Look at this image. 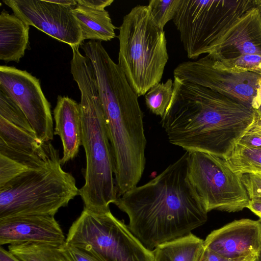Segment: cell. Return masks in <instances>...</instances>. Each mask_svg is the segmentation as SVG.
I'll list each match as a JSON object with an SVG mask.
<instances>
[{
  "label": "cell",
  "instance_id": "6da1fadb",
  "mask_svg": "<svg viewBox=\"0 0 261 261\" xmlns=\"http://www.w3.org/2000/svg\"><path fill=\"white\" fill-rule=\"evenodd\" d=\"M256 116L251 107L174 76L172 97L161 123L171 144L188 152L225 158Z\"/></svg>",
  "mask_w": 261,
  "mask_h": 261
},
{
  "label": "cell",
  "instance_id": "7a4b0ae2",
  "mask_svg": "<svg viewBox=\"0 0 261 261\" xmlns=\"http://www.w3.org/2000/svg\"><path fill=\"white\" fill-rule=\"evenodd\" d=\"M188 164L186 152L114 203L127 215L131 232L150 250L191 233L207 220L208 212L189 178Z\"/></svg>",
  "mask_w": 261,
  "mask_h": 261
},
{
  "label": "cell",
  "instance_id": "3957f363",
  "mask_svg": "<svg viewBox=\"0 0 261 261\" xmlns=\"http://www.w3.org/2000/svg\"><path fill=\"white\" fill-rule=\"evenodd\" d=\"M81 47L96 79L115 174L121 177L139 175L145 169L146 139L138 97L101 42L90 40L83 42Z\"/></svg>",
  "mask_w": 261,
  "mask_h": 261
},
{
  "label": "cell",
  "instance_id": "277c9868",
  "mask_svg": "<svg viewBox=\"0 0 261 261\" xmlns=\"http://www.w3.org/2000/svg\"><path fill=\"white\" fill-rule=\"evenodd\" d=\"M70 71L81 92L82 145L86 158L85 184L79 195L85 208L107 211L118 197L112 149L96 79L89 60L82 54L73 57Z\"/></svg>",
  "mask_w": 261,
  "mask_h": 261
},
{
  "label": "cell",
  "instance_id": "5b68a950",
  "mask_svg": "<svg viewBox=\"0 0 261 261\" xmlns=\"http://www.w3.org/2000/svg\"><path fill=\"white\" fill-rule=\"evenodd\" d=\"M119 29L118 65L138 97L145 95L160 83L169 58L165 32L144 5L132 8Z\"/></svg>",
  "mask_w": 261,
  "mask_h": 261
},
{
  "label": "cell",
  "instance_id": "8992f818",
  "mask_svg": "<svg viewBox=\"0 0 261 261\" xmlns=\"http://www.w3.org/2000/svg\"><path fill=\"white\" fill-rule=\"evenodd\" d=\"M58 158L29 169L0 187V219L25 215L55 216L79 195L74 177Z\"/></svg>",
  "mask_w": 261,
  "mask_h": 261
},
{
  "label": "cell",
  "instance_id": "52a82bcc",
  "mask_svg": "<svg viewBox=\"0 0 261 261\" xmlns=\"http://www.w3.org/2000/svg\"><path fill=\"white\" fill-rule=\"evenodd\" d=\"M255 6L251 0H181L173 21L188 57L213 53L227 29Z\"/></svg>",
  "mask_w": 261,
  "mask_h": 261
},
{
  "label": "cell",
  "instance_id": "ba28073f",
  "mask_svg": "<svg viewBox=\"0 0 261 261\" xmlns=\"http://www.w3.org/2000/svg\"><path fill=\"white\" fill-rule=\"evenodd\" d=\"M65 243L103 261H153L152 251L110 210L95 212L84 208L70 226Z\"/></svg>",
  "mask_w": 261,
  "mask_h": 261
},
{
  "label": "cell",
  "instance_id": "9c48e42d",
  "mask_svg": "<svg viewBox=\"0 0 261 261\" xmlns=\"http://www.w3.org/2000/svg\"><path fill=\"white\" fill-rule=\"evenodd\" d=\"M188 172L207 212L233 213L247 208L249 198L241 177L224 158L204 152H189Z\"/></svg>",
  "mask_w": 261,
  "mask_h": 261
},
{
  "label": "cell",
  "instance_id": "30bf717a",
  "mask_svg": "<svg viewBox=\"0 0 261 261\" xmlns=\"http://www.w3.org/2000/svg\"><path fill=\"white\" fill-rule=\"evenodd\" d=\"M173 73L253 109L261 84L260 75L226 68L210 54L196 61L180 63Z\"/></svg>",
  "mask_w": 261,
  "mask_h": 261
},
{
  "label": "cell",
  "instance_id": "8fae6325",
  "mask_svg": "<svg viewBox=\"0 0 261 261\" xmlns=\"http://www.w3.org/2000/svg\"><path fill=\"white\" fill-rule=\"evenodd\" d=\"M13 13L32 25L71 47L84 42L79 23L72 13L76 0H3Z\"/></svg>",
  "mask_w": 261,
  "mask_h": 261
},
{
  "label": "cell",
  "instance_id": "7c38bea8",
  "mask_svg": "<svg viewBox=\"0 0 261 261\" xmlns=\"http://www.w3.org/2000/svg\"><path fill=\"white\" fill-rule=\"evenodd\" d=\"M210 55L226 68L261 75V17L256 5L227 29Z\"/></svg>",
  "mask_w": 261,
  "mask_h": 261
},
{
  "label": "cell",
  "instance_id": "4fadbf2b",
  "mask_svg": "<svg viewBox=\"0 0 261 261\" xmlns=\"http://www.w3.org/2000/svg\"><path fill=\"white\" fill-rule=\"evenodd\" d=\"M0 90L21 109L40 141L47 142L53 139L50 105L42 90L39 79L26 70L1 65Z\"/></svg>",
  "mask_w": 261,
  "mask_h": 261
},
{
  "label": "cell",
  "instance_id": "5bb4252c",
  "mask_svg": "<svg viewBox=\"0 0 261 261\" xmlns=\"http://www.w3.org/2000/svg\"><path fill=\"white\" fill-rule=\"evenodd\" d=\"M205 248L228 258L245 259L261 255V220H234L212 231Z\"/></svg>",
  "mask_w": 261,
  "mask_h": 261
},
{
  "label": "cell",
  "instance_id": "9a60e30c",
  "mask_svg": "<svg viewBox=\"0 0 261 261\" xmlns=\"http://www.w3.org/2000/svg\"><path fill=\"white\" fill-rule=\"evenodd\" d=\"M28 242L62 247L66 238L54 216L25 215L0 219V245Z\"/></svg>",
  "mask_w": 261,
  "mask_h": 261
},
{
  "label": "cell",
  "instance_id": "2e32d148",
  "mask_svg": "<svg viewBox=\"0 0 261 261\" xmlns=\"http://www.w3.org/2000/svg\"><path fill=\"white\" fill-rule=\"evenodd\" d=\"M55 121L54 135L62 143L63 165L76 156L82 145V116L80 103L68 96L59 95L53 112Z\"/></svg>",
  "mask_w": 261,
  "mask_h": 261
},
{
  "label": "cell",
  "instance_id": "e0dca14e",
  "mask_svg": "<svg viewBox=\"0 0 261 261\" xmlns=\"http://www.w3.org/2000/svg\"><path fill=\"white\" fill-rule=\"evenodd\" d=\"M0 152L51 157L59 154L50 142H42L35 135L0 117Z\"/></svg>",
  "mask_w": 261,
  "mask_h": 261
},
{
  "label": "cell",
  "instance_id": "ac0fdd59",
  "mask_svg": "<svg viewBox=\"0 0 261 261\" xmlns=\"http://www.w3.org/2000/svg\"><path fill=\"white\" fill-rule=\"evenodd\" d=\"M30 25L14 13L3 9L0 14V60L18 63L25 54Z\"/></svg>",
  "mask_w": 261,
  "mask_h": 261
},
{
  "label": "cell",
  "instance_id": "d6986e66",
  "mask_svg": "<svg viewBox=\"0 0 261 261\" xmlns=\"http://www.w3.org/2000/svg\"><path fill=\"white\" fill-rule=\"evenodd\" d=\"M72 13L81 28L83 41H108L116 37V28L105 9L93 8L76 2Z\"/></svg>",
  "mask_w": 261,
  "mask_h": 261
},
{
  "label": "cell",
  "instance_id": "ffe728a7",
  "mask_svg": "<svg viewBox=\"0 0 261 261\" xmlns=\"http://www.w3.org/2000/svg\"><path fill=\"white\" fill-rule=\"evenodd\" d=\"M204 248V240L190 233L160 244L152 251L153 261H200Z\"/></svg>",
  "mask_w": 261,
  "mask_h": 261
},
{
  "label": "cell",
  "instance_id": "44dd1931",
  "mask_svg": "<svg viewBox=\"0 0 261 261\" xmlns=\"http://www.w3.org/2000/svg\"><path fill=\"white\" fill-rule=\"evenodd\" d=\"M224 159L240 177L246 173L261 174V146H249L238 142Z\"/></svg>",
  "mask_w": 261,
  "mask_h": 261
},
{
  "label": "cell",
  "instance_id": "7402d4cb",
  "mask_svg": "<svg viewBox=\"0 0 261 261\" xmlns=\"http://www.w3.org/2000/svg\"><path fill=\"white\" fill-rule=\"evenodd\" d=\"M8 249L22 261H71L62 247L28 242L9 245Z\"/></svg>",
  "mask_w": 261,
  "mask_h": 261
},
{
  "label": "cell",
  "instance_id": "603a6c76",
  "mask_svg": "<svg viewBox=\"0 0 261 261\" xmlns=\"http://www.w3.org/2000/svg\"><path fill=\"white\" fill-rule=\"evenodd\" d=\"M173 92V82L170 79L165 83L155 84L145 95L146 107L152 113L162 118L170 105Z\"/></svg>",
  "mask_w": 261,
  "mask_h": 261
},
{
  "label": "cell",
  "instance_id": "cb8c5ba5",
  "mask_svg": "<svg viewBox=\"0 0 261 261\" xmlns=\"http://www.w3.org/2000/svg\"><path fill=\"white\" fill-rule=\"evenodd\" d=\"M0 117L28 133L36 136L21 109L10 96L1 90Z\"/></svg>",
  "mask_w": 261,
  "mask_h": 261
},
{
  "label": "cell",
  "instance_id": "d4e9b609",
  "mask_svg": "<svg viewBox=\"0 0 261 261\" xmlns=\"http://www.w3.org/2000/svg\"><path fill=\"white\" fill-rule=\"evenodd\" d=\"M181 0H151L147 5L150 15L158 26L163 30L173 20Z\"/></svg>",
  "mask_w": 261,
  "mask_h": 261
},
{
  "label": "cell",
  "instance_id": "484cf974",
  "mask_svg": "<svg viewBox=\"0 0 261 261\" xmlns=\"http://www.w3.org/2000/svg\"><path fill=\"white\" fill-rule=\"evenodd\" d=\"M29 169H31L0 154V187Z\"/></svg>",
  "mask_w": 261,
  "mask_h": 261
},
{
  "label": "cell",
  "instance_id": "4316f807",
  "mask_svg": "<svg viewBox=\"0 0 261 261\" xmlns=\"http://www.w3.org/2000/svg\"><path fill=\"white\" fill-rule=\"evenodd\" d=\"M241 179L249 199L261 198V176L256 174L246 173L241 176Z\"/></svg>",
  "mask_w": 261,
  "mask_h": 261
},
{
  "label": "cell",
  "instance_id": "83f0119b",
  "mask_svg": "<svg viewBox=\"0 0 261 261\" xmlns=\"http://www.w3.org/2000/svg\"><path fill=\"white\" fill-rule=\"evenodd\" d=\"M71 261H103L93 254L73 246L65 244L62 246Z\"/></svg>",
  "mask_w": 261,
  "mask_h": 261
},
{
  "label": "cell",
  "instance_id": "f1b7e54d",
  "mask_svg": "<svg viewBox=\"0 0 261 261\" xmlns=\"http://www.w3.org/2000/svg\"><path fill=\"white\" fill-rule=\"evenodd\" d=\"M245 259H230L223 257L206 248H204L200 261H243Z\"/></svg>",
  "mask_w": 261,
  "mask_h": 261
},
{
  "label": "cell",
  "instance_id": "f546056e",
  "mask_svg": "<svg viewBox=\"0 0 261 261\" xmlns=\"http://www.w3.org/2000/svg\"><path fill=\"white\" fill-rule=\"evenodd\" d=\"M113 2V0H76V2L79 4L98 9H105L110 6Z\"/></svg>",
  "mask_w": 261,
  "mask_h": 261
},
{
  "label": "cell",
  "instance_id": "4dcf8cb0",
  "mask_svg": "<svg viewBox=\"0 0 261 261\" xmlns=\"http://www.w3.org/2000/svg\"><path fill=\"white\" fill-rule=\"evenodd\" d=\"M247 208L258 216L261 220V198L250 199Z\"/></svg>",
  "mask_w": 261,
  "mask_h": 261
},
{
  "label": "cell",
  "instance_id": "1f68e13d",
  "mask_svg": "<svg viewBox=\"0 0 261 261\" xmlns=\"http://www.w3.org/2000/svg\"><path fill=\"white\" fill-rule=\"evenodd\" d=\"M0 261H22L9 251L0 248Z\"/></svg>",
  "mask_w": 261,
  "mask_h": 261
},
{
  "label": "cell",
  "instance_id": "d6a6232c",
  "mask_svg": "<svg viewBox=\"0 0 261 261\" xmlns=\"http://www.w3.org/2000/svg\"><path fill=\"white\" fill-rule=\"evenodd\" d=\"M247 133L257 135L261 138V119L257 116V115L253 123Z\"/></svg>",
  "mask_w": 261,
  "mask_h": 261
},
{
  "label": "cell",
  "instance_id": "836d02e7",
  "mask_svg": "<svg viewBox=\"0 0 261 261\" xmlns=\"http://www.w3.org/2000/svg\"><path fill=\"white\" fill-rule=\"evenodd\" d=\"M258 257H259V256H258L252 255V256L247 257V258H246L245 259H244L243 261H257Z\"/></svg>",
  "mask_w": 261,
  "mask_h": 261
},
{
  "label": "cell",
  "instance_id": "e575fe53",
  "mask_svg": "<svg viewBox=\"0 0 261 261\" xmlns=\"http://www.w3.org/2000/svg\"><path fill=\"white\" fill-rule=\"evenodd\" d=\"M254 2L256 7L258 8L259 11V13L261 17V0H256L254 1Z\"/></svg>",
  "mask_w": 261,
  "mask_h": 261
},
{
  "label": "cell",
  "instance_id": "d590c367",
  "mask_svg": "<svg viewBox=\"0 0 261 261\" xmlns=\"http://www.w3.org/2000/svg\"><path fill=\"white\" fill-rule=\"evenodd\" d=\"M260 96H261V84L258 89L257 95H256V97H260Z\"/></svg>",
  "mask_w": 261,
  "mask_h": 261
},
{
  "label": "cell",
  "instance_id": "8d00e7d4",
  "mask_svg": "<svg viewBox=\"0 0 261 261\" xmlns=\"http://www.w3.org/2000/svg\"></svg>",
  "mask_w": 261,
  "mask_h": 261
}]
</instances>
